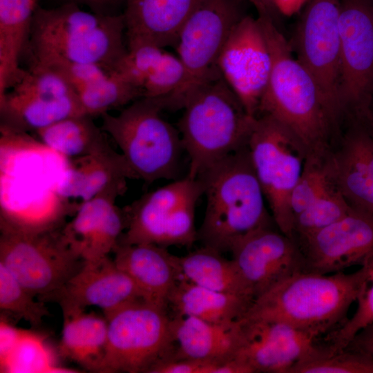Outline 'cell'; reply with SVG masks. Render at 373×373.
Wrapping results in <instances>:
<instances>
[{
  "label": "cell",
  "mask_w": 373,
  "mask_h": 373,
  "mask_svg": "<svg viewBox=\"0 0 373 373\" xmlns=\"http://www.w3.org/2000/svg\"><path fill=\"white\" fill-rule=\"evenodd\" d=\"M258 19L272 58L258 116L274 118L303 144L308 153H327L341 119L327 104L310 73L293 55L276 23L266 16Z\"/></svg>",
  "instance_id": "6da1fadb"
},
{
  "label": "cell",
  "mask_w": 373,
  "mask_h": 373,
  "mask_svg": "<svg viewBox=\"0 0 373 373\" xmlns=\"http://www.w3.org/2000/svg\"><path fill=\"white\" fill-rule=\"evenodd\" d=\"M45 303L39 300L0 264V308L32 326L40 325L49 314Z\"/></svg>",
  "instance_id": "e575fe53"
},
{
  "label": "cell",
  "mask_w": 373,
  "mask_h": 373,
  "mask_svg": "<svg viewBox=\"0 0 373 373\" xmlns=\"http://www.w3.org/2000/svg\"><path fill=\"white\" fill-rule=\"evenodd\" d=\"M127 179L133 175L122 154L113 149L70 159L55 192L64 199L79 200L80 204L102 195L117 198L126 192Z\"/></svg>",
  "instance_id": "7402d4cb"
},
{
  "label": "cell",
  "mask_w": 373,
  "mask_h": 373,
  "mask_svg": "<svg viewBox=\"0 0 373 373\" xmlns=\"http://www.w3.org/2000/svg\"><path fill=\"white\" fill-rule=\"evenodd\" d=\"M240 0H201L182 26L175 46L184 77L171 94L159 97L163 110L182 109L200 88L222 77L218 61L234 25L243 16Z\"/></svg>",
  "instance_id": "52a82bcc"
},
{
  "label": "cell",
  "mask_w": 373,
  "mask_h": 373,
  "mask_svg": "<svg viewBox=\"0 0 373 373\" xmlns=\"http://www.w3.org/2000/svg\"><path fill=\"white\" fill-rule=\"evenodd\" d=\"M339 95L343 112L373 116V0H341Z\"/></svg>",
  "instance_id": "7c38bea8"
},
{
  "label": "cell",
  "mask_w": 373,
  "mask_h": 373,
  "mask_svg": "<svg viewBox=\"0 0 373 373\" xmlns=\"http://www.w3.org/2000/svg\"><path fill=\"white\" fill-rule=\"evenodd\" d=\"M57 70L77 92L111 71L95 64L68 63L48 66Z\"/></svg>",
  "instance_id": "ab89813d"
},
{
  "label": "cell",
  "mask_w": 373,
  "mask_h": 373,
  "mask_svg": "<svg viewBox=\"0 0 373 373\" xmlns=\"http://www.w3.org/2000/svg\"><path fill=\"white\" fill-rule=\"evenodd\" d=\"M201 0H125L127 49L150 44L175 47L180 32Z\"/></svg>",
  "instance_id": "ffe728a7"
},
{
  "label": "cell",
  "mask_w": 373,
  "mask_h": 373,
  "mask_svg": "<svg viewBox=\"0 0 373 373\" xmlns=\"http://www.w3.org/2000/svg\"><path fill=\"white\" fill-rule=\"evenodd\" d=\"M115 200L102 195L83 202L61 230L67 243L85 261L108 256L125 230L124 213L115 204Z\"/></svg>",
  "instance_id": "d6986e66"
},
{
  "label": "cell",
  "mask_w": 373,
  "mask_h": 373,
  "mask_svg": "<svg viewBox=\"0 0 373 373\" xmlns=\"http://www.w3.org/2000/svg\"><path fill=\"white\" fill-rule=\"evenodd\" d=\"M86 115H102L143 97L142 90L115 70L77 92Z\"/></svg>",
  "instance_id": "1f68e13d"
},
{
  "label": "cell",
  "mask_w": 373,
  "mask_h": 373,
  "mask_svg": "<svg viewBox=\"0 0 373 373\" xmlns=\"http://www.w3.org/2000/svg\"><path fill=\"white\" fill-rule=\"evenodd\" d=\"M113 252L115 262L133 280L144 299L167 308L169 296L180 279L178 256L166 247L147 243L117 244Z\"/></svg>",
  "instance_id": "44dd1931"
},
{
  "label": "cell",
  "mask_w": 373,
  "mask_h": 373,
  "mask_svg": "<svg viewBox=\"0 0 373 373\" xmlns=\"http://www.w3.org/2000/svg\"><path fill=\"white\" fill-rule=\"evenodd\" d=\"M218 66L247 114L257 117L272 66L271 54L258 18L243 15L234 25Z\"/></svg>",
  "instance_id": "5bb4252c"
},
{
  "label": "cell",
  "mask_w": 373,
  "mask_h": 373,
  "mask_svg": "<svg viewBox=\"0 0 373 373\" xmlns=\"http://www.w3.org/2000/svg\"><path fill=\"white\" fill-rule=\"evenodd\" d=\"M64 316L59 345L61 354L84 368L97 372L107 339V321L84 309H62Z\"/></svg>",
  "instance_id": "f1b7e54d"
},
{
  "label": "cell",
  "mask_w": 373,
  "mask_h": 373,
  "mask_svg": "<svg viewBox=\"0 0 373 373\" xmlns=\"http://www.w3.org/2000/svg\"><path fill=\"white\" fill-rule=\"evenodd\" d=\"M327 153H308L302 174L290 197L294 220L335 184L327 166Z\"/></svg>",
  "instance_id": "836d02e7"
},
{
  "label": "cell",
  "mask_w": 373,
  "mask_h": 373,
  "mask_svg": "<svg viewBox=\"0 0 373 373\" xmlns=\"http://www.w3.org/2000/svg\"><path fill=\"white\" fill-rule=\"evenodd\" d=\"M219 364L191 359H166L151 373H217Z\"/></svg>",
  "instance_id": "60d3db41"
},
{
  "label": "cell",
  "mask_w": 373,
  "mask_h": 373,
  "mask_svg": "<svg viewBox=\"0 0 373 373\" xmlns=\"http://www.w3.org/2000/svg\"><path fill=\"white\" fill-rule=\"evenodd\" d=\"M35 0H0V97L22 76L19 58L30 33Z\"/></svg>",
  "instance_id": "83f0119b"
},
{
  "label": "cell",
  "mask_w": 373,
  "mask_h": 373,
  "mask_svg": "<svg viewBox=\"0 0 373 373\" xmlns=\"http://www.w3.org/2000/svg\"><path fill=\"white\" fill-rule=\"evenodd\" d=\"M309 0H274L278 14L290 17L301 10Z\"/></svg>",
  "instance_id": "7bdbcfd3"
},
{
  "label": "cell",
  "mask_w": 373,
  "mask_h": 373,
  "mask_svg": "<svg viewBox=\"0 0 373 373\" xmlns=\"http://www.w3.org/2000/svg\"><path fill=\"white\" fill-rule=\"evenodd\" d=\"M92 117L88 115L68 117L35 133L45 146L69 159L113 150L106 133Z\"/></svg>",
  "instance_id": "f546056e"
},
{
  "label": "cell",
  "mask_w": 373,
  "mask_h": 373,
  "mask_svg": "<svg viewBox=\"0 0 373 373\" xmlns=\"http://www.w3.org/2000/svg\"><path fill=\"white\" fill-rule=\"evenodd\" d=\"M230 252L254 298L304 269L295 239L272 226L245 235L232 245Z\"/></svg>",
  "instance_id": "e0dca14e"
},
{
  "label": "cell",
  "mask_w": 373,
  "mask_h": 373,
  "mask_svg": "<svg viewBox=\"0 0 373 373\" xmlns=\"http://www.w3.org/2000/svg\"><path fill=\"white\" fill-rule=\"evenodd\" d=\"M165 307L139 300L104 315L107 339L97 372L151 373L173 351Z\"/></svg>",
  "instance_id": "ba28073f"
},
{
  "label": "cell",
  "mask_w": 373,
  "mask_h": 373,
  "mask_svg": "<svg viewBox=\"0 0 373 373\" xmlns=\"http://www.w3.org/2000/svg\"><path fill=\"white\" fill-rule=\"evenodd\" d=\"M239 321L223 325L174 315L171 318L173 352L168 359L218 364L233 359L238 342Z\"/></svg>",
  "instance_id": "603a6c76"
},
{
  "label": "cell",
  "mask_w": 373,
  "mask_h": 373,
  "mask_svg": "<svg viewBox=\"0 0 373 373\" xmlns=\"http://www.w3.org/2000/svg\"><path fill=\"white\" fill-rule=\"evenodd\" d=\"M30 34L34 61L46 66L95 64L113 71L127 52L123 15L91 13L73 2L36 8Z\"/></svg>",
  "instance_id": "277c9868"
},
{
  "label": "cell",
  "mask_w": 373,
  "mask_h": 373,
  "mask_svg": "<svg viewBox=\"0 0 373 373\" xmlns=\"http://www.w3.org/2000/svg\"><path fill=\"white\" fill-rule=\"evenodd\" d=\"M287 373H373V358L348 349L328 354L323 346L318 354L298 362Z\"/></svg>",
  "instance_id": "d590c367"
},
{
  "label": "cell",
  "mask_w": 373,
  "mask_h": 373,
  "mask_svg": "<svg viewBox=\"0 0 373 373\" xmlns=\"http://www.w3.org/2000/svg\"><path fill=\"white\" fill-rule=\"evenodd\" d=\"M202 246L184 256H178L180 278L217 291L254 297L232 259Z\"/></svg>",
  "instance_id": "4dcf8cb0"
},
{
  "label": "cell",
  "mask_w": 373,
  "mask_h": 373,
  "mask_svg": "<svg viewBox=\"0 0 373 373\" xmlns=\"http://www.w3.org/2000/svg\"><path fill=\"white\" fill-rule=\"evenodd\" d=\"M247 147L276 226L293 238L290 197L303 171L307 149L291 131L268 115L256 118Z\"/></svg>",
  "instance_id": "30bf717a"
},
{
  "label": "cell",
  "mask_w": 373,
  "mask_h": 373,
  "mask_svg": "<svg viewBox=\"0 0 373 373\" xmlns=\"http://www.w3.org/2000/svg\"><path fill=\"white\" fill-rule=\"evenodd\" d=\"M57 229H1L0 264L39 300L61 289L85 263Z\"/></svg>",
  "instance_id": "8fae6325"
},
{
  "label": "cell",
  "mask_w": 373,
  "mask_h": 373,
  "mask_svg": "<svg viewBox=\"0 0 373 373\" xmlns=\"http://www.w3.org/2000/svg\"><path fill=\"white\" fill-rule=\"evenodd\" d=\"M254 4L258 16H266L271 18L274 21L278 12L275 8L274 0H250Z\"/></svg>",
  "instance_id": "ee69618b"
},
{
  "label": "cell",
  "mask_w": 373,
  "mask_h": 373,
  "mask_svg": "<svg viewBox=\"0 0 373 373\" xmlns=\"http://www.w3.org/2000/svg\"><path fill=\"white\" fill-rule=\"evenodd\" d=\"M373 278V267L329 274L298 272L255 298L242 318L286 323L316 337L346 320Z\"/></svg>",
  "instance_id": "7a4b0ae2"
},
{
  "label": "cell",
  "mask_w": 373,
  "mask_h": 373,
  "mask_svg": "<svg viewBox=\"0 0 373 373\" xmlns=\"http://www.w3.org/2000/svg\"><path fill=\"white\" fill-rule=\"evenodd\" d=\"M367 122L368 124V128L372 135H373V117L370 119H369Z\"/></svg>",
  "instance_id": "bcb514c9"
},
{
  "label": "cell",
  "mask_w": 373,
  "mask_h": 373,
  "mask_svg": "<svg viewBox=\"0 0 373 373\" xmlns=\"http://www.w3.org/2000/svg\"><path fill=\"white\" fill-rule=\"evenodd\" d=\"M139 300L144 299L137 286L108 256L85 261L61 289L41 301L56 302L62 309H85L94 306L106 315Z\"/></svg>",
  "instance_id": "ac0fdd59"
},
{
  "label": "cell",
  "mask_w": 373,
  "mask_h": 373,
  "mask_svg": "<svg viewBox=\"0 0 373 373\" xmlns=\"http://www.w3.org/2000/svg\"><path fill=\"white\" fill-rule=\"evenodd\" d=\"M294 239L305 272L329 274L356 265L373 267V215L353 207L336 222Z\"/></svg>",
  "instance_id": "9a60e30c"
},
{
  "label": "cell",
  "mask_w": 373,
  "mask_h": 373,
  "mask_svg": "<svg viewBox=\"0 0 373 373\" xmlns=\"http://www.w3.org/2000/svg\"><path fill=\"white\" fill-rule=\"evenodd\" d=\"M182 109L178 129L192 178L246 146L256 118L247 114L222 77L197 90Z\"/></svg>",
  "instance_id": "5b68a950"
},
{
  "label": "cell",
  "mask_w": 373,
  "mask_h": 373,
  "mask_svg": "<svg viewBox=\"0 0 373 373\" xmlns=\"http://www.w3.org/2000/svg\"><path fill=\"white\" fill-rule=\"evenodd\" d=\"M233 359L253 373H287L298 362L318 354L316 336L286 323L242 318Z\"/></svg>",
  "instance_id": "2e32d148"
},
{
  "label": "cell",
  "mask_w": 373,
  "mask_h": 373,
  "mask_svg": "<svg viewBox=\"0 0 373 373\" xmlns=\"http://www.w3.org/2000/svg\"><path fill=\"white\" fill-rule=\"evenodd\" d=\"M253 300L249 296L217 291L181 278L169 296L168 307L175 315L228 325L242 319Z\"/></svg>",
  "instance_id": "d4e9b609"
},
{
  "label": "cell",
  "mask_w": 373,
  "mask_h": 373,
  "mask_svg": "<svg viewBox=\"0 0 373 373\" xmlns=\"http://www.w3.org/2000/svg\"><path fill=\"white\" fill-rule=\"evenodd\" d=\"M198 178L207 205L198 240L220 253L240 238L274 222L256 175L247 145L214 163Z\"/></svg>",
  "instance_id": "3957f363"
},
{
  "label": "cell",
  "mask_w": 373,
  "mask_h": 373,
  "mask_svg": "<svg viewBox=\"0 0 373 373\" xmlns=\"http://www.w3.org/2000/svg\"><path fill=\"white\" fill-rule=\"evenodd\" d=\"M341 0H309L294 32L291 48L314 79L325 101L340 119Z\"/></svg>",
  "instance_id": "4fadbf2b"
},
{
  "label": "cell",
  "mask_w": 373,
  "mask_h": 373,
  "mask_svg": "<svg viewBox=\"0 0 373 373\" xmlns=\"http://www.w3.org/2000/svg\"><path fill=\"white\" fill-rule=\"evenodd\" d=\"M1 129L16 133L35 131L68 117L86 115L77 96L12 90L0 97Z\"/></svg>",
  "instance_id": "cb8c5ba5"
},
{
  "label": "cell",
  "mask_w": 373,
  "mask_h": 373,
  "mask_svg": "<svg viewBox=\"0 0 373 373\" xmlns=\"http://www.w3.org/2000/svg\"><path fill=\"white\" fill-rule=\"evenodd\" d=\"M332 177L348 203L373 215V171L364 159L352 129L326 155Z\"/></svg>",
  "instance_id": "4316f807"
},
{
  "label": "cell",
  "mask_w": 373,
  "mask_h": 373,
  "mask_svg": "<svg viewBox=\"0 0 373 373\" xmlns=\"http://www.w3.org/2000/svg\"><path fill=\"white\" fill-rule=\"evenodd\" d=\"M184 77V69L180 58L164 51L142 86V97H166L179 87Z\"/></svg>",
  "instance_id": "f35d334b"
},
{
  "label": "cell",
  "mask_w": 373,
  "mask_h": 373,
  "mask_svg": "<svg viewBox=\"0 0 373 373\" xmlns=\"http://www.w3.org/2000/svg\"><path fill=\"white\" fill-rule=\"evenodd\" d=\"M162 111L156 98L141 97L117 115H101V128L120 149L133 178L146 183L178 179L184 151L178 129Z\"/></svg>",
  "instance_id": "8992f818"
},
{
  "label": "cell",
  "mask_w": 373,
  "mask_h": 373,
  "mask_svg": "<svg viewBox=\"0 0 373 373\" xmlns=\"http://www.w3.org/2000/svg\"><path fill=\"white\" fill-rule=\"evenodd\" d=\"M0 372L65 373L74 370L59 366L44 336L16 327L2 316L0 321Z\"/></svg>",
  "instance_id": "484cf974"
},
{
  "label": "cell",
  "mask_w": 373,
  "mask_h": 373,
  "mask_svg": "<svg viewBox=\"0 0 373 373\" xmlns=\"http://www.w3.org/2000/svg\"><path fill=\"white\" fill-rule=\"evenodd\" d=\"M162 49L150 44L127 49V52L119 61L114 70L142 90L146 78L163 55L164 51Z\"/></svg>",
  "instance_id": "8d00e7d4"
},
{
  "label": "cell",
  "mask_w": 373,
  "mask_h": 373,
  "mask_svg": "<svg viewBox=\"0 0 373 373\" xmlns=\"http://www.w3.org/2000/svg\"><path fill=\"white\" fill-rule=\"evenodd\" d=\"M370 283L371 286H367L357 300V308L352 316L329 333V343L325 346L330 354L345 349L356 333L373 323V278Z\"/></svg>",
  "instance_id": "74e56055"
},
{
  "label": "cell",
  "mask_w": 373,
  "mask_h": 373,
  "mask_svg": "<svg viewBox=\"0 0 373 373\" xmlns=\"http://www.w3.org/2000/svg\"><path fill=\"white\" fill-rule=\"evenodd\" d=\"M202 181L186 175L145 193L123 210L126 228L118 244L191 247L198 240L195 206Z\"/></svg>",
  "instance_id": "9c48e42d"
},
{
  "label": "cell",
  "mask_w": 373,
  "mask_h": 373,
  "mask_svg": "<svg viewBox=\"0 0 373 373\" xmlns=\"http://www.w3.org/2000/svg\"><path fill=\"white\" fill-rule=\"evenodd\" d=\"M345 349L361 352L373 358V323L356 333Z\"/></svg>",
  "instance_id": "b9f144b4"
},
{
  "label": "cell",
  "mask_w": 373,
  "mask_h": 373,
  "mask_svg": "<svg viewBox=\"0 0 373 373\" xmlns=\"http://www.w3.org/2000/svg\"><path fill=\"white\" fill-rule=\"evenodd\" d=\"M352 208L335 184L294 218L293 238L307 236L336 222Z\"/></svg>",
  "instance_id": "d6a6232c"
},
{
  "label": "cell",
  "mask_w": 373,
  "mask_h": 373,
  "mask_svg": "<svg viewBox=\"0 0 373 373\" xmlns=\"http://www.w3.org/2000/svg\"><path fill=\"white\" fill-rule=\"evenodd\" d=\"M69 2L73 3H82L84 4H87L90 6H91L95 10V12H100V10L102 8L106 6L109 4L113 3V2L116 1L117 0H69ZM102 13V12H101Z\"/></svg>",
  "instance_id": "f6af8a7d"
}]
</instances>
